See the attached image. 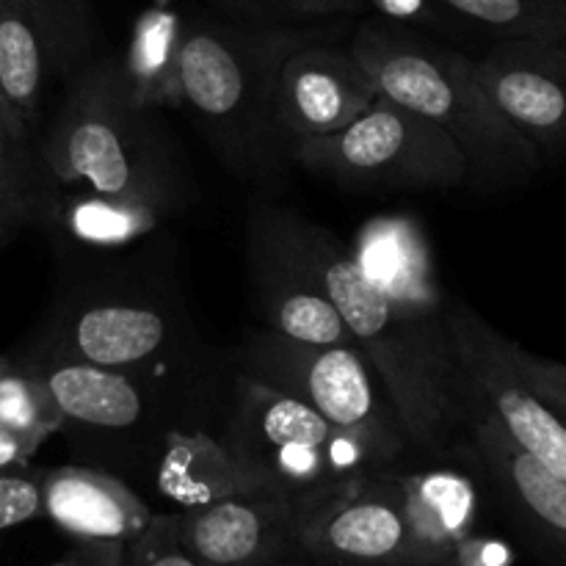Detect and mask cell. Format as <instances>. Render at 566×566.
<instances>
[{"instance_id": "obj_1", "label": "cell", "mask_w": 566, "mask_h": 566, "mask_svg": "<svg viewBox=\"0 0 566 566\" xmlns=\"http://www.w3.org/2000/svg\"><path fill=\"white\" fill-rule=\"evenodd\" d=\"M188 177L175 138L138 97L125 59L83 64L36 144L33 221L86 249H116L180 213Z\"/></svg>"}, {"instance_id": "obj_2", "label": "cell", "mask_w": 566, "mask_h": 566, "mask_svg": "<svg viewBox=\"0 0 566 566\" xmlns=\"http://www.w3.org/2000/svg\"><path fill=\"white\" fill-rule=\"evenodd\" d=\"M287 219L298 252L379 376L415 451L429 457L459 451L468 401L448 315L398 307L365 276L352 247L298 216Z\"/></svg>"}, {"instance_id": "obj_3", "label": "cell", "mask_w": 566, "mask_h": 566, "mask_svg": "<svg viewBox=\"0 0 566 566\" xmlns=\"http://www.w3.org/2000/svg\"><path fill=\"white\" fill-rule=\"evenodd\" d=\"M324 39L321 28L197 22L177 42V92L213 153L235 175H274L287 142L274 119V83L287 55Z\"/></svg>"}, {"instance_id": "obj_4", "label": "cell", "mask_w": 566, "mask_h": 566, "mask_svg": "<svg viewBox=\"0 0 566 566\" xmlns=\"http://www.w3.org/2000/svg\"><path fill=\"white\" fill-rule=\"evenodd\" d=\"M348 50L398 105L440 127L459 147L475 186H509L542 169V153L503 119L475 77L473 59L407 28L363 22Z\"/></svg>"}, {"instance_id": "obj_5", "label": "cell", "mask_w": 566, "mask_h": 566, "mask_svg": "<svg viewBox=\"0 0 566 566\" xmlns=\"http://www.w3.org/2000/svg\"><path fill=\"white\" fill-rule=\"evenodd\" d=\"M22 352L116 370L188 407H197L208 379L205 346L182 304L138 282L77 287Z\"/></svg>"}, {"instance_id": "obj_6", "label": "cell", "mask_w": 566, "mask_h": 566, "mask_svg": "<svg viewBox=\"0 0 566 566\" xmlns=\"http://www.w3.org/2000/svg\"><path fill=\"white\" fill-rule=\"evenodd\" d=\"M219 442L247 495H302L374 470H392L363 434L329 423L307 403L247 374L235 376Z\"/></svg>"}, {"instance_id": "obj_7", "label": "cell", "mask_w": 566, "mask_h": 566, "mask_svg": "<svg viewBox=\"0 0 566 566\" xmlns=\"http://www.w3.org/2000/svg\"><path fill=\"white\" fill-rule=\"evenodd\" d=\"M287 158L340 186L442 191L470 182L468 164L457 144L440 127L381 92L343 130L318 138H293Z\"/></svg>"}, {"instance_id": "obj_8", "label": "cell", "mask_w": 566, "mask_h": 566, "mask_svg": "<svg viewBox=\"0 0 566 566\" xmlns=\"http://www.w3.org/2000/svg\"><path fill=\"white\" fill-rule=\"evenodd\" d=\"M238 374L293 396L340 429L363 434L392 468L415 453L379 376L357 346H313L260 329L241 348Z\"/></svg>"}, {"instance_id": "obj_9", "label": "cell", "mask_w": 566, "mask_h": 566, "mask_svg": "<svg viewBox=\"0 0 566 566\" xmlns=\"http://www.w3.org/2000/svg\"><path fill=\"white\" fill-rule=\"evenodd\" d=\"M17 357L42 379L59 407L64 429L72 440L83 442V451L92 457H105V462L114 464H122V457H127L133 468L142 462L155 464L166 437L175 429H186L182 409L188 403L160 387L86 363L28 352Z\"/></svg>"}, {"instance_id": "obj_10", "label": "cell", "mask_w": 566, "mask_h": 566, "mask_svg": "<svg viewBox=\"0 0 566 566\" xmlns=\"http://www.w3.org/2000/svg\"><path fill=\"white\" fill-rule=\"evenodd\" d=\"M446 315L468 412L484 415L514 446L566 481V423L525 381L514 359V343L468 304L448 298Z\"/></svg>"}, {"instance_id": "obj_11", "label": "cell", "mask_w": 566, "mask_h": 566, "mask_svg": "<svg viewBox=\"0 0 566 566\" xmlns=\"http://www.w3.org/2000/svg\"><path fill=\"white\" fill-rule=\"evenodd\" d=\"M92 42L86 0H0V92L31 136L50 86L75 77Z\"/></svg>"}, {"instance_id": "obj_12", "label": "cell", "mask_w": 566, "mask_h": 566, "mask_svg": "<svg viewBox=\"0 0 566 566\" xmlns=\"http://www.w3.org/2000/svg\"><path fill=\"white\" fill-rule=\"evenodd\" d=\"M298 553L335 566H409V525L398 468L374 470L310 497Z\"/></svg>"}, {"instance_id": "obj_13", "label": "cell", "mask_w": 566, "mask_h": 566, "mask_svg": "<svg viewBox=\"0 0 566 566\" xmlns=\"http://www.w3.org/2000/svg\"><path fill=\"white\" fill-rule=\"evenodd\" d=\"M249 274L269 329L313 346H354L313 265L302 258L285 210L249 219Z\"/></svg>"}, {"instance_id": "obj_14", "label": "cell", "mask_w": 566, "mask_h": 566, "mask_svg": "<svg viewBox=\"0 0 566 566\" xmlns=\"http://www.w3.org/2000/svg\"><path fill=\"white\" fill-rule=\"evenodd\" d=\"M315 492H254L175 512L171 534L199 566H276L302 556L298 520Z\"/></svg>"}, {"instance_id": "obj_15", "label": "cell", "mask_w": 566, "mask_h": 566, "mask_svg": "<svg viewBox=\"0 0 566 566\" xmlns=\"http://www.w3.org/2000/svg\"><path fill=\"white\" fill-rule=\"evenodd\" d=\"M475 77L503 119L539 153L566 149V42L501 39L473 59Z\"/></svg>"}, {"instance_id": "obj_16", "label": "cell", "mask_w": 566, "mask_h": 566, "mask_svg": "<svg viewBox=\"0 0 566 566\" xmlns=\"http://www.w3.org/2000/svg\"><path fill=\"white\" fill-rule=\"evenodd\" d=\"M374 77L348 48L324 39L293 50L274 83V119L287 144L332 136L352 125L376 99Z\"/></svg>"}, {"instance_id": "obj_17", "label": "cell", "mask_w": 566, "mask_h": 566, "mask_svg": "<svg viewBox=\"0 0 566 566\" xmlns=\"http://www.w3.org/2000/svg\"><path fill=\"white\" fill-rule=\"evenodd\" d=\"M459 453L473 459L514 520L566 566V481L479 412H468Z\"/></svg>"}, {"instance_id": "obj_18", "label": "cell", "mask_w": 566, "mask_h": 566, "mask_svg": "<svg viewBox=\"0 0 566 566\" xmlns=\"http://www.w3.org/2000/svg\"><path fill=\"white\" fill-rule=\"evenodd\" d=\"M44 517L75 542H130L155 512L119 479L92 464L42 470Z\"/></svg>"}, {"instance_id": "obj_19", "label": "cell", "mask_w": 566, "mask_h": 566, "mask_svg": "<svg viewBox=\"0 0 566 566\" xmlns=\"http://www.w3.org/2000/svg\"><path fill=\"white\" fill-rule=\"evenodd\" d=\"M352 252L365 276L398 307L446 313L448 298L437 280L434 254L415 219L376 216L365 221Z\"/></svg>"}, {"instance_id": "obj_20", "label": "cell", "mask_w": 566, "mask_h": 566, "mask_svg": "<svg viewBox=\"0 0 566 566\" xmlns=\"http://www.w3.org/2000/svg\"><path fill=\"white\" fill-rule=\"evenodd\" d=\"M398 481L409 525V566L440 564L475 531L479 492L473 481L453 470L398 473Z\"/></svg>"}, {"instance_id": "obj_21", "label": "cell", "mask_w": 566, "mask_h": 566, "mask_svg": "<svg viewBox=\"0 0 566 566\" xmlns=\"http://www.w3.org/2000/svg\"><path fill=\"white\" fill-rule=\"evenodd\" d=\"M153 479L158 495L177 506V512L247 495L219 437H210L202 429L171 431L153 464Z\"/></svg>"}, {"instance_id": "obj_22", "label": "cell", "mask_w": 566, "mask_h": 566, "mask_svg": "<svg viewBox=\"0 0 566 566\" xmlns=\"http://www.w3.org/2000/svg\"><path fill=\"white\" fill-rule=\"evenodd\" d=\"M0 426L20 437L31 453L64 429L48 387L20 357L0 359Z\"/></svg>"}, {"instance_id": "obj_23", "label": "cell", "mask_w": 566, "mask_h": 566, "mask_svg": "<svg viewBox=\"0 0 566 566\" xmlns=\"http://www.w3.org/2000/svg\"><path fill=\"white\" fill-rule=\"evenodd\" d=\"M457 20L501 39L566 42V0H440Z\"/></svg>"}, {"instance_id": "obj_24", "label": "cell", "mask_w": 566, "mask_h": 566, "mask_svg": "<svg viewBox=\"0 0 566 566\" xmlns=\"http://www.w3.org/2000/svg\"><path fill=\"white\" fill-rule=\"evenodd\" d=\"M36 202V147L31 133L0 92V216L33 221Z\"/></svg>"}, {"instance_id": "obj_25", "label": "cell", "mask_w": 566, "mask_h": 566, "mask_svg": "<svg viewBox=\"0 0 566 566\" xmlns=\"http://www.w3.org/2000/svg\"><path fill=\"white\" fill-rule=\"evenodd\" d=\"M224 14L254 28H307L310 22L363 14L368 0H213Z\"/></svg>"}, {"instance_id": "obj_26", "label": "cell", "mask_w": 566, "mask_h": 566, "mask_svg": "<svg viewBox=\"0 0 566 566\" xmlns=\"http://www.w3.org/2000/svg\"><path fill=\"white\" fill-rule=\"evenodd\" d=\"M44 517L42 470H0V534Z\"/></svg>"}, {"instance_id": "obj_27", "label": "cell", "mask_w": 566, "mask_h": 566, "mask_svg": "<svg viewBox=\"0 0 566 566\" xmlns=\"http://www.w3.org/2000/svg\"><path fill=\"white\" fill-rule=\"evenodd\" d=\"M116 566H199L177 545L175 534H171L169 514H155L147 531L136 536V539L125 542V551Z\"/></svg>"}, {"instance_id": "obj_28", "label": "cell", "mask_w": 566, "mask_h": 566, "mask_svg": "<svg viewBox=\"0 0 566 566\" xmlns=\"http://www.w3.org/2000/svg\"><path fill=\"white\" fill-rule=\"evenodd\" d=\"M514 359H517L525 381L551 403L553 412L566 423V363L536 357L517 343H514Z\"/></svg>"}, {"instance_id": "obj_29", "label": "cell", "mask_w": 566, "mask_h": 566, "mask_svg": "<svg viewBox=\"0 0 566 566\" xmlns=\"http://www.w3.org/2000/svg\"><path fill=\"white\" fill-rule=\"evenodd\" d=\"M434 566H514V551L495 536L470 534Z\"/></svg>"}, {"instance_id": "obj_30", "label": "cell", "mask_w": 566, "mask_h": 566, "mask_svg": "<svg viewBox=\"0 0 566 566\" xmlns=\"http://www.w3.org/2000/svg\"><path fill=\"white\" fill-rule=\"evenodd\" d=\"M385 17L398 22H418L429 28H448V17H453L440 0H368Z\"/></svg>"}, {"instance_id": "obj_31", "label": "cell", "mask_w": 566, "mask_h": 566, "mask_svg": "<svg viewBox=\"0 0 566 566\" xmlns=\"http://www.w3.org/2000/svg\"><path fill=\"white\" fill-rule=\"evenodd\" d=\"M125 542H75L70 553L48 566H116Z\"/></svg>"}, {"instance_id": "obj_32", "label": "cell", "mask_w": 566, "mask_h": 566, "mask_svg": "<svg viewBox=\"0 0 566 566\" xmlns=\"http://www.w3.org/2000/svg\"><path fill=\"white\" fill-rule=\"evenodd\" d=\"M31 457L33 453L28 451L25 442H22L20 437L11 434L9 429H3V426H0V470L25 468L28 459Z\"/></svg>"}, {"instance_id": "obj_33", "label": "cell", "mask_w": 566, "mask_h": 566, "mask_svg": "<svg viewBox=\"0 0 566 566\" xmlns=\"http://www.w3.org/2000/svg\"><path fill=\"white\" fill-rule=\"evenodd\" d=\"M22 224H25V221L14 219V216H0V249L11 241V235H14Z\"/></svg>"}, {"instance_id": "obj_34", "label": "cell", "mask_w": 566, "mask_h": 566, "mask_svg": "<svg viewBox=\"0 0 566 566\" xmlns=\"http://www.w3.org/2000/svg\"><path fill=\"white\" fill-rule=\"evenodd\" d=\"M276 566H335V564H324V562H315V558H307V556H296V558H287V562H282Z\"/></svg>"}]
</instances>
